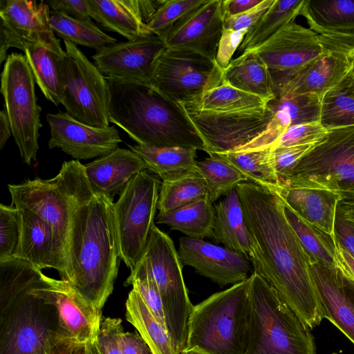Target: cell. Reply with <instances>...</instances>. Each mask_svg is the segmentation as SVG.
<instances>
[{"label": "cell", "mask_w": 354, "mask_h": 354, "mask_svg": "<svg viewBox=\"0 0 354 354\" xmlns=\"http://www.w3.org/2000/svg\"><path fill=\"white\" fill-rule=\"evenodd\" d=\"M216 62L187 49L166 48L154 65L151 85L180 104L193 101L223 82Z\"/></svg>", "instance_id": "obj_13"}, {"label": "cell", "mask_w": 354, "mask_h": 354, "mask_svg": "<svg viewBox=\"0 0 354 354\" xmlns=\"http://www.w3.org/2000/svg\"><path fill=\"white\" fill-rule=\"evenodd\" d=\"M91 18L106 30L135 40L153 34L143 21L138 0H88Z\"/></svg>", "instance_id": "obj_29"}, {"label": "cell", "mask_w": 354, "mask_h": 354, "mask_svg": "<svg viewBox=\"0 0 354 354\" xmlns=\"http://www.w3.org/2000/svg\"><path fill=\"white\" fill-rule=\"evenodd\" d=\"M337 212L344 218L354 222V200H341Z\"/></svg>", "instance_id": "obj_59"}, {"label": "cell", "mask_w": 354, "mask_h": 354, "mask_svg": "<svg viewBox=\"0 0 354 354\" xmlns=\"http://www.w3.org/2000/svg\"><path fill=\"white\" fill-rule=\"evenodd\" d=\"M321 100L313 94L274 97L268 104L273 117L266 131L249 144L233 151L270 148L288 128L299 124L319 122Z\"/></svg>", "instance_id": "obj_24"}, {"label": "cell", "mask_w": 354, "mask_h": 354, "mask_svg": "<svg viewBox=\"0 0 354 354\" xmlns=\"http://www.w3.org/2000/svg\"><path fill=\"white\" fill-rule=\"evenodd\" d=\"M21 232L20 216L14 205H0V260L14 257Z\"/></svg>", "instance_id": "obj_45"}, {"label": "cell", "mask_w": 354, "mask_h": 354, "mask_svg": "<svg viewBox=\"0 0 354 354\" xmlns=\"http://www.w3.org/2000/svg\"><path fill=\"white\" fill-rule=\"evenodd\" d=\"M319 122L327 131L354 126V80L351 72L322 97Z\"/></svg>", "instance_id": "obj_38"}, {"label": "cell", "mask_w": 354, "mask_h": 354, "mask_svg": "<svg viewBox=\"0 0 354 354\" xmlns=\"http://www.w3.org/2000/svg\"><path fill=\"white\" fill-rule=\"evenodd\" d=\"M334 237L342 248L354 255V222L344 218L337 212L334 225Z\"/></svg>", "instance_id": "obj_53"}, {"label": "cell", "mask_w": 354, "mask_h": 354, "mask_svg": "<svg viewBox=\"0 0 354 354\" xmlns=\"http://www.w3.org/2000/svg\"><path fill=\"white\" fill-rule=\"evenodd\" d=\"M269 102L223 82L187 103H180L201 111L241 112L266 108Z\"/></svg>", "instance_id": "obj_36"}, {"label": "cell", "mask_w": 354, "mask_h": 354, "mask_svg": "<svg viewBox=\"0 0 354 354\" xmlns=\"http://www.w3.org/2000/svg\"><path fill=\"white\" fill-rule=\"evenodd\" d=\"M183 267L172 239L153 225L136 268L149 272L156 285L165 326L177 354H182L185 349L188 321L193 307L184 281Z\"/></svg>", "instance_id": "obj_8"}, {"label": "cell", "mask_w": 354, "mask_h": 354, "mask_svg": "<svg viewBox=\"0 0 354 354\" xmlns=\"http://www.w3.org/2000/svg\"><path fill=\"white\" fill-rule=\"evenodd\" d=\"M250 283V276L246 280L193 306L184 352L243 354Z\"/></svg>", "instance_id": "obj_6"}, {"label": "cell", "mask_w": 354, "mask_h": 354, "mask_svg": "<svg viewBox=\"0 0 354 354\" xmlns=\"http://www.w3.org/2000/svg\"><path fill=\"white\" fill-rule=\"evenodd\" d=\"M206 0H164L148 28L153 34L160 36L174 23L203 4Z\"/></svg>", "instance_id": "obj_44"}, {"label": "cell", "mask_w": 354, "mask_h": 354, "mask_svg": "<svg viewBox=\"0 0 354 354\" xmlns=\"http://www.w3.org/2000/svg\"><path fill=\"white\" fill-rule=\"evenodd\" d=\"M24 52L35 83L45 97L58 106L63 99L61 60L66 55L60 41L55 44H30L25 47Z\"/></svg>", "instance_id": "obj_28"}, {"label": "cell", "mask_w": 354, "mask_h": 354, "mask_svg": "<svg viewBox=\"0 0 354 354\" xmlns=\"http://www.w3.org/2000/svg\"><path fill=\"white\" fill-rule=\"evenodd\" d=\"M35 81L25 55H8L1 74L3 109L10 120L12 137L22 160L30 165L39 149L41 109L37 104Z\"/></svg>", "instance_id": "obj_11"}, {"label": "cell", "mask_w": 354, "mask_h": 354, "mask_svg": "<svg viewBox=\"0 0 354 354\" xmlns=\"http://www.w3.org/2000/svg\"><path fill=\"white\" fill-rule=\"evenodd\" d=\"M0 62L7 59V50L23 51L33 43L55 44L57 39L50 25V8L44 1L1 0Z\"/></svg>", "instance_id": "obj_16"}, {"label": "cell", "mask_w": 354, "mask_h": 354, "mask_svg": "<svg viewBox=\"0 0 354 354\" xmlns=\"http://www.w3.org/2000/svg\"><path fill=\"white\" fill-rule=\"evenodd\" d=\"M66 55L61 60L62 104L66 113L85 124L109 127V90L105 77L74 44L64 41Z\"/></svg>", "instance_id": "obj_12"}, {"label": "cell", "mask_w": 354, "mask_h": 354, "mask_svg": "<svg viewBox=\"0 0 354 354\" xmlns=\"http://www.w3.org/2000/svg\"><path fill=\"white\" fill-rule=\"evenodd\" d=\"M223 81L268 102L275 97L268 67L253 51L243 53L232 59L223 71Z\"/></svg>", "instance_id": "obj_32"}, {"label": "cell", "mask_w": 354, "mask_h": 354, "mask_svg": "<svg viewBox=\"0 0 354 354\" xmlns=\"http://www.w3.org/2000/svg\"><path fill=\"white\" fill-rule=\"evenodd\" d=\"M50 25L53 32L64 41L97 50L118 42L104 32L91 20H82L64 13L50 11Z\"/></svg>", "instance_id": "obj_40"}, {"label": "cell", "mask_w": 354, "mask_h": 354, "mask_svg": "<svg viewBox=\"0 0 354 354\" xmlns=\"http://www.w3.org/2000/svg\"><path fill=\"white\" fill-rule=\"evenodd\" d=\"M42 274L27 261L0 260V354H44L47 339L61 335L56 308L32 292Z\"/></svg>", "instance_id": "obj_4"}, {"label": "cell", "mask_w": 354, "mask_h": 354, "mask_svg": "<svg viewBox=\"0 0 354 354\" xmlns=\"http://www.w3.org/2000/svg\"><path fill=\"white\" fill-rule=\"evenodd\" d=\"M351 61V74L354 80V57H349Z\"/></svg>", "instance_id": "obj_61"}, {"label": "cell", "mask_w": 354, "mask_h": 354, "mask_svg": "<svg viewBox=\"0 0 354 354\" xmlns=\"http://www.w3.org/2000/svg\"><path fill=\"white\" fill-rule=\"evenodd\" d=\"M122 354H153L149 345L137 332H123Z\"/></svg>", "instance_id": "obj_54"}, {"label": "cell", "mask_w": 354, "mask_h": 354, "mask_svg": "<svg viewBox=\"0 0 354 354\" xmlns=\"http://www.w3.org/2000/svg\"><path fill=\"white\" fill-rule=\"evenodd\" d=\"M284 213L308 254L310 263L335 268L334 236L304 220L285 203Z\"/></svg>", "instance_id": "obj_39"}, {"label": "cell", "mask_w": 354, "mask_h": 354, "mask_svg": "<svg viewBox=\"0 0 354 354\" xmlns=\"http://www.w3.org/2000/svg\"><path fill=\"white\" fill-rule=\"evenodd\" d=\"M250 241L254 272L307 326L323 317L310 271V259L284 213L279 194L248 181L236 187Z\"/></svg>", "instance_id": "obj_1"}, {"label": "cell", "mask_w": 354, "mask_h": 354, "mask_svg": "<svg viewBox=\"0 0 354 354\" xmlns=\"http://www.w3.org/2000/svg\"><path fill=\"white\" fill-rule=\"evenodd\" d=\"M165 48L161 37L151 34L104 46L92 58L104 77L151 84L154 65Z\"/></svg>", "instance_id": "obj_17"}, {"label": "cell", "mask_w": 354, "mask_h": 354, "mask_svg": "<svg viewBox=\"0 0 354 354\" xmlns=\"http://www.w3.org/2000/svg\"><path fill=\"white\" fill-rule=\"evenodd\" d=\"M243 354H316L307 326L261 276L253 272Z\"/></svg>", "instance_id": "obj_5"}, {"label": "cell", "mask_w": 354, "mask_h": 354, "mask_svg": "<svg viewBox=\"0 0 354 354\" xmlns=\"http://www.w3.org/2000/svg\"><path fill=\"white\" fill-rule=\"evenodd\" d=\"M86 354H100L95 343V339L87 342Z\"/></svg>", "instance_id": "obj_60"}, {"label": "cell", "mask_w": 354, "mask_h": 354, "mask_svg": "<svg viewBox=\"0 0 354 354\" xmlns=\"http://www.w3.org/2000/svg\"><path fill=\"white\" fill-rule=\"evenodd\" d=\"M214 220L215 208L207 196L156 217L157 223L198 239L213 238Z\"/></svg>", "instance_id": "obj_33"}, {"label": "cell", "mask_w": 354, "mask_h": 354, "mask_svg": "<svg viewBox=\"0 0 354 354\" xmlns=\"http://www.w3.org/2000/svg\"><path fill=\"white\" fill-rule=\"evenodd\" d=\"M215 155L237 169L250 182L275 191L279 187L270 148L248 151H227Z\"/></svg>", "instance_id": "obj_41"}, {"label": "cell", "mask_w": 354, "mask_h": 354, "mask_svg": "<svg viewBox=\"0 0 354 354\" xmlns=\"http://www.w3.org/2000/svg\"><path fill=\"white\" fill-rule=\"evenodd\" d=\"M84 166L95 191L112 201L133 177L147 170L145 162L139 156L129 149L120 147Z\"/></svg>", "instance_id": "obj_26"}, {"label": "cell", "mask_w": 354, "mask_h": 354, "mask_svg": "<svg viewBox=\"0 0 354 354\" xmlns=\"http://www.w3.org/2000/svg\"><path fill=\"white\" fill-rule=\"evenodd\" d=\"M274 1L263 0L259 4L246 12L234 16L225 17L223 28L234 30H249L270 9Z\"/></svg>", "instance_id": "obj_50"}, {"label": "cell", "mask_w": 354, "mask_h": 354, "mask_svg": "<svg viewBox=\"0 0 354 354\" xmlns=\"http://www.w3.org/2000/svg\"><path fill=\"white\" fill-rule=\"evenodd\" d=\"M161 183L144 170L127 184L114 203L120 258L132 272L146 248L158 209Z\"/></svg>", "instance_id": "obj_10"}, {"label": "cell", "mask_w": 354, "mask_h": 354, "mask_svg": "<svg viewBox=\"0 0 354 354\" xmlns=\"http://www.w3.org/2000/svg\"><path fill=\"white\" fill-rule=\"evenodd\" d=\"M305 0H275L270 9L246 33L238 48L243 53L257 48L299 15Z\"/></svg>", "instance_id": "obj_37"}, {"label": "cell", "mask_w": 354, "mask_h": 354, "mask_svg": "<svg viewBox=\"0 0 354 354\" xmlns=\"http://www.w3.org/2000/svg\"><path fill=\"white\" fill-rule=\"evenodd\" d=\"M87 342L70 337L55 335L45 342V354H86Z\"/></svg>", "instance_id": "obj_51"}, {"label": "cell", "mask_w": 354, "mask_h": 354, "mask_svg": "<svg viewBox=\"0 0 354 354\" xmlns=\"http://www.w3.org/2000/svg\"><path fill=\"white\" fill-rule=\"evenodd\" d=\"M32 292L55 306L61 335L82 342L95 339L102 319V310L84 300L67 281L43 273Z\"/></svg>", "instance_id": "obj_18"}, {"label": "cell", "mask_w": 354, "mask_h": 354, "mask_svg": "<svg viewBox=\"0 0 354 354\" xmlns=\"http://www.w3.org/2000/svg\"><path fill=\"white\" fill-rule=\"evenodd\" d=\"M351 58L346 53L328 50L299 71L277 95L313 94L322 99L351 71Z\"/></svg>", "instance_id": "obj_25"}, {"label": "cell", "mask_w": 354, "mask_h": 354, "mask_svg": "<svg viewBox=\"0 0 354 354\" xmlns=\"http://www.w3.org/2000/svg\"><path fill=\"white\" fill-rule=\"evenodd\" d=\"M128 147L143 160L148 171L158 176L162 180L197 171L196 149L154 147L140 145H128Z\"/></svg>", "instance_id": "obj_34"}, {"label": "cell", "mask_w": 354, "mask_h": 354, "mask_svg": "<svg viewBox=\"0 0 354 354\" xmlns=\"http://www.w3.org/2000/svg\"><path fill=\"white\" fill-rule=\"evenodd\" d=\"M319 40L328 50H339L346 53L348 57H354V36L326 37L319 35Z\"/></svg>", "instance_id": "obj_56"}, {"label": "cell", "mask_w": 354, "mask_h": 354, "mask_svg": "<svg viewBox=\"0 0 354 354\" xmlns=\"http://www.w3.org/2000/svg\"><path fill=\"white\" fill-rule=\"evenodd\" d=\"M203 140L208 155L236 151L267 129L273 113L266 108L232 113L198 110L180 104Z\"/></svg>", "instance_id": "obj_14"}, {"label": "cell", "mask_w": 354, "mask_h": 354, "mask_svg": "<svg viewBox=\"0 0 354 354\" xmlns=\"http://www.w3.org/2000/svg\"><path fill=\"white\" fill-rule=\"evenodd\" d=\"M315 145H293L270 149L272 164L279 185L290 176L299 161Z\"/></svg>", "instance_id": "obj_47"}, {"label": "cell", "mask_w": 354, "mask_h": 354, "mask_svg": "<svg viewBox=\"0 0 354 354\" xmlns=\"http://www.w3.org/2000/svg\"><path fill=\"white\" fill-rule=\"evenodd\" d=\"M12 136V127L6 110L0 113V149H3L8 140Z\"/></svg>", "instance_id": "obj_58"}, {"label": "cell", "mask_w": 354, "mask_h": 354, "mask_svg": "<svg viewBox=\"0 0 354 354\" xmlns=\"http://www.w3.org/2000/svg\"><path fill=\"white\" fill-rule=\"evenodd\" d=\"M182 354H205V353H201V352H198L196 351H185V352L183 353Z\"/></svg>", "instance_id": "obj_62"}, {"label": "cell", "mask_w": 354, "mask_h": 354, "mask_svg": "<svg viewBox=\"0 0 354 354\" xmlns=\"http://www.w3.org/2000/svg\"><path fill=\"white\" fill-rule=\"evenodd\" d=\"M125 307L127 321L136 328L153 354H177L166 327L154 317L133 288L129 293Z\"/></svg>", "instance_id": "obj_35"}, {"label": "cell", "mask_w": 354, "mask_h": 354, "mask_svg": "<svg viewBox=\"0 0 354 354\" xmlns=\"http://www.w3.org/2000/svg\"><path fill=\"white\" fill-rule=\"evenodd\" d=\"M12 205L27 208L39 216L62 238L66 245L71 218L76 205L96 192L79 160L64 162L51 179L39 178L8 185Z\"/></svg>", "instance_id": "obj_7"}, {"label": "cell", "mask_w": 354, "mask_h": 354, "mask_svg": "<svg viewBox=\"0 0 354 354\" xmlns=\"http://www.w3.org/2000/svg\"><path fill=\"white\" fill-rule=\"evenodd\" d=\"M197 171L205 181L206 196L212 203L226 196L248 178L234 167L215 154L197 161Z\"/></svg>", "instance_id": "obj_43"}, {"label": "cell", "mask_w": 354, "mask_h": 354, "mask_svg": "<svg viewBox=\"0 0 354 354\" xmlns=\"http://www.w3.org/2000/svg\"><path fill=\"white\" fill-rule=\"evenodd\" d=\"M123 332L121 319L102 317L95 337V343L100 353L122 354Z\"/></svg>", "instance_id": "obj_48"}, {"label": "cell", "mask_w": 354, "mask_h": 354, "mask_svg": "<svg viewBox=\"0 0 354 354\" xmlns=\"http://www.w3.org/2000/svg\"><path fill=\"white\" fill-rule=\"evenodd\" d=\"M334 262L335 268L344 277L354 281V258L352 254L342 248L335 239Z\"/></svg>", "instance_id": "obj_55"}, {"label": "cell", "mask_w": 354, "mask_h": 354, "mask_svg": "<svg viewBox=\"0 0 354 354\" xmlns=\"http://www.w3.org/2000/svg\"><path fill=\"white\" fill-rule=\"evenodd\" d=\"M206 194L205 181L197 171L163 180L159 192L158 214L178 208L206 196Z\"/></svg>", "instance_id": "obj_42"}, {"label": "cell", "mask_w": 354, "mask_h": 354, "mask_svg": "<svg viewBox=\"0 0 354 354\" xmlns=\"http://www.w3.org/2000/svg\"><path fill=\"white\" fill-rule=\"evenodd\" d=\"M51 10L64 13L82 20H91L88 0H48L45 1Z\"/></svg>", "instance_id": "obj_52"}, {"label": "cell", "mask_w": 354, "mask_h": 354, "mask_svg": "<svg viewBox=\"0 0 354 354\" xmlns=\"http://www.w3.org/2000/svg\"><path fill=\"white\" fill-rule=\"evenodd\" d=\"M224 18L223 0H206L160 37L168 48L193 50L215 61Z\"/></svg>", "instance_id": "obj_21"}, {"label": "cell", "mask_w": 354, "mask_h": 354, "mask_svg": "<svg viewBox=\"0 0 354 354\" xmlns=\"http://www.w3.org/2000/svg\"><path fill=\"white\" fill-rule=\"evenodd\" d=\"M327 131L319 122L296 124L285 130L270 149L293 145H315L324 138Z\"/></svg>", "instance_id": "obj_46"}, {"label": "cell", "mask_w": 354, "mask_h": 354, "mask_svg": "<svg viewBox=\"0 0 354 354\" xmlns=\"http://www.w3.org/2000/svg\"><path fill=\"white\" fill-rule=\"evenodd\" d=\"M299 15L319 35L354 36V0H305Z\"/></svg>", "instance_id": "obj_30"}, {"label": "cell", "mask_w": 354, "mask_h": 354, "mask_svg": "<svg viewBox=\"0 0 354 354\" xmlns=\"http://www.w3.org/2000/svg\"><path fill=\"white\" fill-rule=\"evenodd\" d=\"M310 271L323 319L354 344V281L335 267L310 263Z\"/></svg>", "instance_id": "obj_22"}, {"label": "cell", "mask_w": 354, "mask_h": 354, "mask_svg": "<svg viewBox=\"0 0 354 354\" xmlns=\"http://www.w3.org/2000/svg\"><path fill=\"white\" fill-rule=\"evenodd\" d=\"M178 253L183 266L192 267L220 286L242 282L254 272L252 261L245 256L203 239L180 237Z\"/></svg>", "instance_id": "obj_20"}, {"label": "cell", "mask_w": 354, "mask_h": 354, "mask_svg": "<svg viewBox=\"0 0 354 354\" xmlns=\"http://www.w3.org/2000/svg\"><path fill=\"white\" fill-rule=\"evenodd\" d=\"M214 206L215 220L213 238L225 247L250 259V241L236 189L232 190L223 199L214 203Z\"/></svg>", "instance_id": "obj_31"}, {"label": "cell", "mask_w": 354, "mask_h": 354, "mask_svg": "<svg viewBox=\"0 0 354 354\" xmlns=\"http://www.w3.org/2000/svg\"><path fill=\"white\" fill-rule=\"evenodd\" d=\"M276 192L301 218L334 236L337 205L342 200L337 194L308 187H279Z\"/></svg>", "instance_id": "obj_27"}, {"label": "cell", "mask_w": 354, "mask_h": 354, "mask_svg": "<svg viewBox=\"0 0 354 354\" xmlns=\"http://www.w3.org/2000/svg\"><path fill=\"white\" fill-rule=\"evenodd\" d=\"M248 31L223 28L215 59L216 64L221 70L224 71L228 66Z\"/></svg>", "instance_id": "obj_49"}, {"label": "cell", "mask_w": 354, "mask_h": 354, "mask_svg": "<svg viewBox=\"0 0 354 354\" xmlns=\"http://www.w3.org/2000/svg\"><path fill=\"white\" fill-rule=\"evenodd\" d=\"M21 232L15 257L30 262L36 267L55 269L63 279L66 273V249L54 229L32 211L17 207Z\"/></svg>", "instance_id": "obj_23"}, {"label": "cell", "mask_w": 354, "mask_h": 354, "mask_svg": "<svg viewBox=\"0 0 354 354\" xmlns=\"http://www.w3.org/2000/svg\"><path fill=\"white\" fill-rule=\"evenodd\" d=\"M45 354V353H44Z\"/></svg>", "instance_id": "obj_63"}, {"label": "cell", "mask_w": 354, "mask_h": 354, "mask_svg": "<svg viewBox=\"0 0 354 354\" xmlns=\"http://www.w3.org/2000/svg\"><path fill=\"white\" fill-rule=\"evenodd\" d=\"M263 0H223V8L225 17L234 16L246 12Z\"/></svg>", "instance_id": "obj_57"}, {"label": "cell", "mask_w": 354, "mask_h": 354, "mask_svg": "<svg viewBox=\"0 0 354 354\" xmlns=\"http://www.w3.org/2000/svg\"><path fill=\"white\" fill-rule=\"evenodd\" d=\"M279 187L326 189L354 200V126L328 130Z\"/></svg>", "instance_id": "obj_9"}, {"label": "cell", "mask_w": 354, "mask_h": 354, "mask_svg": "<svg viewBox=\"0 0 354 354\" xmlns=\"http://www.w3.org/2000/svg\"><path fill=\"white\" fill-rule=\"evenodd\" d=\"M113 205L96 192L76 205L67 239L66 273L61 279L100 310L113 292L121 259Z\"/></svg>", "instance_id": "obj_2"}, {"label": "cell", "mask_w": 354, "mask_h": 354, "mask_svg": "<svg viewBox=\"0 0 354 354\" xmlns=\"http://www.w3.org/2000/svg\"><path fill=\"white\" fill-rule=\"evenodd\" d=\"M327 50L317 33L293 21L250 51L267 66L276 96L299 71Z\"/></svg>", "instance_id": "obj_15"}, {"label": "cell", "mask_w": 354, "mask_h": 354, "mask_svg": "<svg viewBox=\"0 0 354 354\" xmlns=\"http://www.w3.org/2000/svg\"><path fill=\"white\" fill-rule=\"evenodd\" d=\"M50 149L58 148L77 160L103 156L122 142L113 126L93 127L73 118L66 112L47 113Z\"/></svg>", "instance_id": "obj_19"}, {"label": "cell", "mask_w": 354, "mask_h": 354, "mask_svg": "<svg viewBox=\"0 0 354 354\" xmlns=\"http://www.w3.org/2000/svg\"><path fill=\"white\" fill-rule=\"evenodd\" d=\"M105 78L109 122L123 129L138 145L194 148L207 153L180 104L149 84Z\"/></svg>", "instance_id": "obj_3"}]
</instances>
